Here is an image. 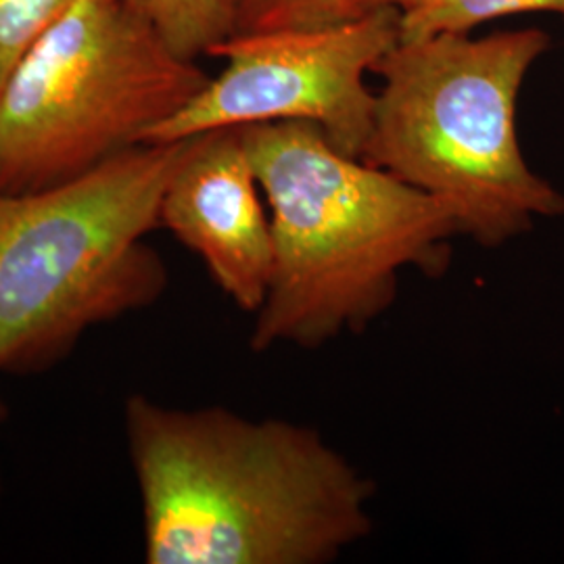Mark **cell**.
I'll list each match as a JSON object with an SVG mask.
<instances>
[{"label":"cell","instance_id":"obj_8","mask_svg":"<svg viewBox=\"0 0 564 564\" xmlns=\"http://www.w3.org/2000/svg\"><path fill=\"white\" fill-rule=\"evenodd\" d=\"M178 55H212L237 32L235 0H126Z\"/></svg>","mask_w":564,"mask_h":564},{"label":"cell","instance_id":"obj_3","mask_svg":"<svg viewBox=\"0 0 564 564\" xmlns=\"http://www.w3.org/2000/svg\"><path fill=\"white\" fill-rule=\"evenodd\" d=\"M547 46L540 28L398 42L375 67L383 86L364 162L435 197L481 247L563 216V193L524 162L517 134L524 76Z\"/></svg>","mask_w":564,"mask_h":564},{"label":"cell","instance_id":"obj_12","mask_svg":"<svg viewBox=\"0 0 564 564\" xmlns=\"http://www.w3.org/2000/svg\"><path fill=\"white\" fill-rule=\"evenodd\" d=\"M412 2H416V0H362V4L366 9H368V7H379V4H391V7L403 9V7L412 4Z\"/></svg>","mask_w":564,"mask_h":564},{"label":"cell","instance_id":"obj_11","mask_svg":"<svg viewBox=\"0 0 564 564\" xmlns=\"http://www.w3.org/2000/svg\"><path fill=\"white\" fill-rule=\"evenodd\" d=\"M76 0H0V93L25 53Z\"/></svg>","mask_w":564,"mask_h":564},{"label":"cell","instance_id":"obj_1","mask_svg":"<svg viewBox=\"0 0 564 564\" xmlns=\"http://www.w3.org/2000/svg\"><path fill=\"white\" fill-rule=\"evenodd\" d=\"M149 564H326L372 533L375 484L305 424L132 395Z\"/></svg>","mask_w":564,"mask_h":564},{"label":"cell","instance_id":"obj_14","mask_svg":"<svg viewBox=\"0 0 564 564\" xmlns=\"http://www.w3.org/2000/svg\"><path fill=\"white\" fill-rule=\"evenodd\" d=\"M561 15H563V18H564V9H563V13H561Z\"/></svg>","mask_w":564,"mask_h":564},{"label":"cell","instance_id":"obj_6","mask_svg":"<svg viewBox=\"0 0 564 564\" xmlns=\"http://www.w3.org/2000/svg\"><path fill=\"white\" fill-rule=\"evenodd\" d=\"M400 42V9L368 7L351 20L314 28L235 34L212 55L226 67L144 142L268 121H307L345 155L362 160L377 95L366 74Z\"/></svg>","mask_w":564,"mask_h":564},{"label":"cell","instance_id":"obj_4","mask_svg":"<svg viewBox=\"0 0 564 564\" xmlns=\"http://www.w3.org/2000/svg\"><path fill=\"white\" fill-rule=\"evenodd\" d=\"M191 144L142 142L55 186L0 193V372L162 295L165 265L142 237Z\"/></svg>","mask_w":564,"mask_h":564},{"label":"cell","instance_id":"obj_7","mask_svg":"<svg viewBox=\"0 0 564 564\" xmlns=\"http://www.w3.org/2000/svg\"><path fill=\"white\" fill-rule=\"evenodd\" d=\"M239 128L193 137L162 202V226L195 251L214 282L256 314L268 295L274 241Z\"/></svg>","mask_w":564,"mask_h":564},{"label":"cell","instance_id":"obj_9","mask_svg":"<svg viewBox=\"0 0 564 564\" xmlns=\"http://www.w3.org/2000/svg\"><path fill=\"white\" fill-rule=\"evenodd\" d=\"M564 0H416L400 9V42L468 34L477 25L529 11L563 13Z\"/></svg>","mask_w":564,"mask_h":564},{"label":"cell","instance_id":"obj_10","mask_svg":"<svg viewBox=\"0 0 564 564\" xmlns=\"http://www.w3.org/2000/svg\"><path fill=\"white\" fill-rule=\"evenodd\" d=\"M364 11L362 0H235V34L314 30L351 20Z\"/></svg>","mask_w":564,"mask_h":564},{"label":"cell","instance_id":"obj_13","mask_svg":"<svg viewBox=\"0 0 564 564\" xmlns=\"http://www.w3.org/2000/svg\"><path fill=\"white\" fill-rule=\"evenodd\" d=\"M2 412H4V408H2V402H0V416H2Z\"/></svg>","mask_w":564,"mask_h":564},{"label":"cell","instance_id":"obj_2","mask_svg":"<svg viewBox=\"0 0 564 564\" xmlns=\"http://www.w3.org/2000/svg\"><path fill=\"white\" fill-rule=\"evenodd\" d=\"M241 139L274 241L251 349H318L358 335L393 305L403 270L447 272L458 230L429 193L345 155L307 121L241 126Z\"/></svg>","mask_w":564,"mask_h":564},{"label":"cell","instance_id":"obj_5","mask_svg":"<svg viewBox=\"0 0 564 564\" xmlns=\"http://www.w3.org/2000/svg\"><path fill=\"white\" fill-rule=\"evenodd\" d=\"M207 82L126 0H76L0 93V193L55 186L142 144Z\"/></svg>","mask_w":564,"mask_h":564}]
</instances>
